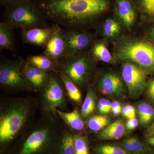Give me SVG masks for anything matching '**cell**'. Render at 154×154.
<instances>
[{"instance_id":"d4e9b609","label":"cell","mask_w":154,"mask_h":154,"mask_svg":"<svg viewBox=\"0 0 154 154\" xmlns=\"http://www.w3.org/2000/svg\"><path fill=\"white\" fill-rule=\"evenodd\" d=\"M141 21L154 23V0H134Z\"/></svg>"},{"instance_id":"603a6c76","label":"cell","mask_w":154,"mask_h":154,"mask_svg":"<svg viewBox=\"0 0 154 154\" xmlns=\"http://www.w3.org/2000/svg\"><path fill=\"white\" fill-rule=\"evenodd\" d=\"M26 60L33 66L46 72L56 71L58 66L57 62L43 54L28 56Z\"/></svg>"},{"instance_id":"836d02e7","label":"cell","mask_w":154,"mask_h":154,"mask_svg":"<svg viewBox=\"0 0 154 154\" xmlns=\"http://www.w3.org/2000/svg\"><path fill=\"white\" fill-rule=\"evenodd\" d=\"M122 109L120 102L117 101H114L112 102L111 111L113 115L117 116L120 115L122 112Z\"/></svg>"},{"instance_id":"ab89813d","label":"cell","mask_w":154,"mask_h":154,"mask_svg":"<svg viewBox=\"0 0 154 154\" xmlns=\"http://www.w3.org/2000/svg\"><path fill=\"white\" fill-rule=\"evenodd\" d=\"M152 154H154V152H153L152 153Z\"/></svg>"},{"instance_id":"7a4b0ae2","label":"cell","mask_w":154,"mask_h":154,"mask_svg":"<svg viewBox=\"0 0 154 154\" xmlns=\"http://www.w3.org/2000/svg\"><path fill=\"white\" fill-rule=\"evenodd\" d=\"M36 97L0 95V154H8L25 131L36 120Z\"/></svg>"},{"instance_id":"4316f807","label":"cell","mask_w":154,"mask_h":154,"mask_svg":"<svg viewBox=\"0 0 154 154\" xmlns=\"http://www.w3.org/2000/svg\"><path fill=\"white\" fill-rule=\"evenodd\" d=\"M137 113L141 125L149 126L154 120V108L150 103L143 101L137 105Z\"/></svg>"},{"instance_id":"74e56055","label":"cell","mask_w":154,"mask_h":154,"mask_svg":"<svg viewBox=\"0 0 154 154\" xmlns=\"http://www.w3.org/2000/svg\"><path fill=\"white\" fill-rule=\"evenodd\" d=\"M147 137L154 136V120L148 126L146 131Z\"/></svg>"},{"instance_id":"83f0119b","label":"cell","mask_w":154,"mask_h":154,"mask_svg":"<svg viewBox=\"0 0 154 154\" xmlns=\"http://www.w3.org/2000/svg\"><path fill=\"white\" fill-rule=\"evenodd\" d=\"M58 154H76L74 134L68 128L64 134L61 140Z\"/></svg>"},{"instance_id":"2e32d148","label":"cell","mask_w":154,"mask_h":154,"mask_svg":"<svg viewBox=\"0 0 154 154\" xmlns=\"http://www.w3.org/2000/svg\"><path fill=\"white\" fill-rule=\"evenodd\" d=\"M52 26L46 28H36L29 30H22V41L25 44L31 45L45 48L51 33Z\"/></svg>"},{"instance_id":"52a82bcc","label":"cell","mask_w":154,"mask_h":154,"mask_svg":"<svg viewBox=\"0 0 154 154\" xmlns=\"http://www.w3.org/2000/svg\"><path fill=\"white\" fill-rule=\"evenodd\" d=\"M3 22L12 25L14 29L29 30L48 27V21L42 16L34 0H24L3 12Z\"/></svg>"},{"instance_id":"6da1fadb","label":"cell","mask_w":154,"mask_h":154,"mask_svg":"<svg viewBox=\"0 0 154 154\" xmlns=\"http://www.w3.org/2000/svg\"><path fill=\"white\" fill-rule=\"evenodd\" d=\"M34 1L48 21L65 30L95 29L110 7V0Z\"/></svg>"},{"instance_id":"e0dca14e","label":"cell","mask_w":154,"mask_h":154,"mask_svg":"<svg viewBox=\"0 0 154 154\" xmlns=\"http://www.w3.org/2000/svg\"><path fill=\"white\" fill-rule=\"evenodd\" d=\"M108 44L103 38H96L88 51L89 56L94 62H102L111 65L117 63L118 61L108 49Z\"/></svg>"},{"instance_id":"277c9868","label":"cell","mask_w":154,"mask_h":154,"mask_svg":"<svg viewBox=\"0 0 154 154\" xmlns=\"http://www.w3.org/2000/svg\"><path fill=\"white\" fill-rule=\"evenodd\" d=\"M112 54L118 62H132L154 75V43L148 38L126 35L113 44Z\"/></svg>"},{"instance_id":"f35d334b","label":"cell","mask_w":154,"mask_h":154,"mask_svg":"<svg viewBox=\"0 0 154 154\" xmlns=\"http://www.w3.org/2000/svg\"><path fill=\"white\" fill-rule=\"evenodd\" d=\"M146 141L149 145L154 147V136L147 137Z\"/></svg>"},{"instance_id":"5bb4252c","label":"cell","mask_w":154,"mask_h":154,"mask_svg":"<svg viewBox=\"0 0 154 154\" xmlns=\"http://www.w3.org/2000/svg\"><path fill=\"white\" fill-rule=\"evenodd\" d=\"M113 14L131 32L137 23L139 12L134 0H113Z\"/></svg>"},{"instance_id":"7c38bea8","label":"cell","mask_w":154,"mask_h":154,"mask_svg":"<svg viewBox=\"0 0 154 154\" xmlns=\"http://www.w3.org/2000/svg\"><path fill=\"white\" fill-rule=\"evenodd\" d=\"M95 29L97 38L99 36L113 44L123 38L127 32L122 22L113 13L102 19Z\"/></svg>"},{"instance_id":"9a60e30c","label":"cell","mask_w":154,"mask_h":154,"mask_svg":"<svg viewBox=\"0 0 154 154\" xmlns=\"http://www.w3.org/2000/svg\"><path fill=\"white\" fill-rule=\"evenodd\" d=\"M52 27V33L42 54L58 62L65 56V29L57 24H53Z\"/></svg>"},{"instance_id":"8fae6325","label":"cell","mask_w":154,"mask_h":154,"mask_svg":"<svg viewBox=\"0 0 154 154\" xmlns=\"http://www.w3.org/2000/svg\"><path fill=\"white\" fill-rule=\"evenodd\" d=\"M97 38L95 33L81 29L65 30L64 56L74 55L88 51Z\"/></svg>"},{"instance_id":"ac0fdd59","label":"cell","mask_w":154,"mask_h":154,"mask_svg":"<svg viewBox=\"0 0 154 154\" xmlns=\"http://www.w3.org/2000/svg\"><path fill=\"white\" fill-rule=\"evenodd\" d=\"M57 112L62 121L74 133H85L84 132L86 128L85 121L82 117L79 108H74L71 112L60 110H57Z\"/></svg>"},{"instance_id":"f546056e","label":"cell","mask_w":154,"mask_h":154,"mask_svg":"<svg viewBox=\"0 0 154 154\" xmlns=\"http://www.w3.org/2000/svg\"><path fill=\"white\" fill-rule=\"evenodd\" d=\"M93 154H132L117 144H104L93 146L91 148Z\"/></svg>"},{"instance_id":"7402d4cb","label":"cell","mask_w":154,"mask_h":154,"mask_svg":"<svg viewBox=\"0 0 154 154\" xmlns=\"http://www.w3.org/2000/svg\"><path fill=\"white\" fill-rule=\"evenodd\" d=\"M117 145L132 154H152L154 152L150 146L134 137L127 138Z\"/></svg>"},{"instance_id":"30bf717a","label":"cell","mask_w":154,"mask_h":154,"mask_svg":"<svg viewBox=\"0 0 154 154\" xmlns=\"http://www.w3.org/2000/svg\"><path fill=\"white\" fill-rule=\"evenodd\" d=\"M121 75L128 96L137 98L145 92L148 74L136 64L128 60L121 62Z\"/></svg>"},{"instance_id":"44dd1931","label":"cell","mask_w":154,"mask_h":154,"mask_svg":"<svg viewBox=\"0 0 154 154\" xmlns=\"http://www.w3.org/2000/svg\"><path fill=\"white\" fill-rule=\"evenodd\" d=\"M97 92L96 87L91 85L88 88L85 100L81 107L82 117L85 120L94 113L96 110L97 105Z\"/></svg>"},{"instance_id":"d6986e66","label":"cell","mask_w":154,"mask_h":154,"mask_svg":"<svg viewBox=\"0 0 154 154\" xmlns=\"http://www.w3.org/2000/svg\"><path fill=\"white\" fill-rule=\"evenodd\" d=\"M125 130L124 121L118 119L97 133L96 137L101 140H118L126 134Z\"/></svg>"},{"instance_id":"484cf974","label":"cell","mask_w":154,"mask_h":154,"mask_svg":"<svg viewBox=\"0 0 154 154\" xmlns=\"http://www.w3.org/2000/svg\"><path fill=\"white\" fill-rule=\"evenodd\" d=\"M85 121L86 128L90 133H97L109 125L111 122L109 117L105 115H93L87 119Z\"/></svg>"},{"instance_id":"4dcf8cb0","label":"cell","mask_w":154,"mask_h":154,"mask_svg":"<svg viewBox=\"0 0 154 154\" xmlns=\"http://www.w3.org/2000/svg\"><path fill=\"white\" fill-rule=\"evenodd\" d=\"M112 102L105 98H101L97 102L96 110L101 115H105L111 111Z\"/></svg>"},{"instance_id":"9c48e42d","label":"cell","mask_w":154,"mask_h":154,"mask_svg":"<svg viewBox=\"0 0 154 154\" xmlns=\"http://www.w3.org/2000/svg\"><path fill=\"white\" fill-rule=\"evenodd\" d=\"M93 85L97 92L114 99H123L127 89L121 74L111 70L96 72Z\"/></svg>"},{"instance_id":"8d00e7d4","label":"cell","mask_w":154,"mask_h":154,"mask_svg":"<svg viewBox=\"0 0 154 154\" xmlns=\"http://www.w3.org/2000/svg\"><path fill=\"white\" fill-rule=\"evenodd\" d=\"M152 24V25L148 29L147 35L148 38L154 43V23Z\"/></svg>"},{"instance_id":"8992f818","label":"cell","mask_w":154,"mask_h":154,"mask_svg":"<svg viewBox=\"0 0 154 154\" xmlns=\"http://www.w3.org/2000/svg\"><path fill=\"white\" fill-rule=\"evenodd\" d=\"M36 98L40 115L57 114V110L68 111L69 102L65 86L56 71L50 72L47 83Z\"/></svg>"},{"instance_id":"3957f363","label":"cell","mask_w":154,"mask_h":154,"mask_svg":"<svg viewBox=\"0 0 154 154\" xmlns=\"http://www.w3.org/2000/svg\"><path fill=\"white\" fill-rule=\"evenodd\" d=\"M67 128L57 113L40 115L8 154H58L61 140Z\"/></svg>"},{"instance_id":"1f68e13d","label":"cell","mask_w":154,"mask_h":154,"mask_svg":"<svg viewBox=\"0 0 154 154\" xmlns=\"http://www.w3.org/2000/svg\"><path fill=\"white\" fill-rule=\"evenodd\" d=\"M150 103L154 106V77L148 80L145 92Z\"/></svg>"},{"instance_id":"5b68a950","label":"cell","mask_w":154,"mask_h":154,"mask_svg":"<svg viewBox=\"0 0 154 154\" xmlns=\"http://www.w3.org/2000/svg\"><path fill=\"white\" fill-rule=\"evenodd\" d=\"M56 71L71 80L80 90L93 85L96 72V62L88 51L74 55L63 56L58 61Z\"/></svg>"},{"instance_id":"f1b7e54d","label":"cell","mask_w":154,"mask_h":154,"mask_svg":"<svg viewBox=\"0 0 154 154\" xmlns=\"http://www.w3.org/2000/svg\"><path fill=\"white\" fill-rule=\"evenodd\" d=\"M76 154H91L90 138L85 133H74Z\"/></svg>"},{"instance_id":"ba28073f","label":"cell","mask_w":154,"mask_h":154,"mask_svg":"<svg viewBox=\"0 0 154 154\" xmlns=\"http://www.w3.org/2000/svg\"><path fill=\"white\" fill-rule=\"evenodd\" d=\"M0 88L6 95L33 93L22 74L19 61L1 55Z\"/></svg>"},{"instance_id":"d6a6232c","label":"cell","mask_w":154,"mask_h":154,"mask_svg":"<svg viewBox=\"0 0 154 154\" xmlns=\"http://www.w3.org/2000/svg\"><path fill=\"white\" fill-rule=\"evenodd\" d=\"M122 113L123 116L128 119L135 118L136 109L132 105H127L122 108Z\"/></svg>"},{"instance_id":"4fadbf2b","label":"cell","mask_w":154,"mask_h":154,"mask_svg":"<svg viewBox=\"0 0 154 154\" xmlns=\"http://www.w3.org/2000/svg\"><path fill=\"white\" fill-rule=\"evenodd\" d=\"M18 56L21 70L28 86L33 92L39 93L47 83L50 72L44 71L33 66L26 60Z\"/></svg>"},{"instance_id":"e575fe53","label":"cell","mask_w":154,"mask_h":154,"mask_svg":"<svg viewBox=\"0 0 154 154\" xmlns=\"http://www.w3.org/2000/svg\"><path fill=\"white\" fill-rule=\"evenodd\" d=\"M139 121L137 119L135 118L129 119L127 122L125 128L126 130L129 131L133 130L137 127Z\"/></svg>"},{"instance_id":"cb8c5ba5","label":"cell","mask_w":154,"mask_h":154,"mask_svg":"<svg viewBox=\"0 0 154 154\" xmlns=\"http://www.w3.org/2000/svg\"><path fill=\"white\" fill-rule=\"evenodd\" d=\"M58 74L65 86L69 102L73 105L81 106V107L83 102L82 92L79 88L67 77L62 74Z\"/></svg>"},{"instance_id":"d590c367","label":"cell","mask_w":154,"mask_h":154,"mask_svg":"<svg viewBox=\"0 0 154 154\" xmlns=\"http://www.w3.org/2000/svg\"><path fill=\"white\" fill-rule=\"evenodd\" d=\"M23 1L24 0H0V4L1 6L7 9Z\"/></svg>"},{"instance_id":"ffe728a7","label":"cell","mask_w":154,"mask_h":154,"mask_svg":"<svg viewBox=\"0 0 154 154\" xmlns=\"http://www.w3.org/2000/svg\"><path fill=\"white\" fill-rule=\"evenodd\" d=\"M14 27L7 22L0 23V51L8 50L16 52V44L14 38Z\"/></svg>"}]
</instances>
